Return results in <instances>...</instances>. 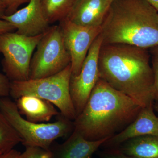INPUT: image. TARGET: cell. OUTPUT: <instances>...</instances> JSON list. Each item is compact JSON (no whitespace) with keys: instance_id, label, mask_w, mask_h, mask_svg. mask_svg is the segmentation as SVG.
Here are the masks:
<instances>
[{"instance_id":"e0dca14e","label":"cell","mask_w":158,"mask_h":158,"mask_svg":"<svg viewBox=\"0 0 158 158\" xmlns=\"http://www.w3.org/2000/svg\"><path fill=\"white\" fill-rule=\"evenodd\" d=\"M21 142L18 134L0 111V152H8Z\"/></svg>"},{"instance_id":"8992f818","label":"cell","mask_w":158,"mask_h":158,"mask_svg":"<svg viewBox=\"0 0 158 158\" xmlns=\"http://www.w3.org/2000/svg\"><path fill=\"white\" fill-rule=\"evenodd\" d=\"M36 49L31 59L30 79L53 75L70 64V55L65 47L59 25L51 26Z\"/></svg>"},{"instance_id":"3957f363","label":"cell","mask_w":158,"mask_h":158,"mask_svg":"<svg viewBox=\"0 0 158 158\" xmlns=\"http://www.w3.org/2000/svg\"><path fill=\"white\" fill-rule=\"evenodd\" d=\"M101 27L102 44L158 45V12L146 0H114Z\"/></svg>"},{"instance_id":"277c9868","label":"cell","mask_w":158,"mask_h":158,"mask_svg":"<svg viewBox=\"0 0 158 158\" xmlns=\"http://www.w3.org/2000/svg\"><path fill=\"white\" fill-rule=\"evenodd\" d=\"M0 111L14 128L25 147L49 149L55 140L73 132V121L59 113L56 120L51 123H36L23 118L15 102L8 97L0 98Z\"/></svg>"},{"instance_id":"44dd1931","label":"cell","mask_w":158,"mask_h":158,"mask_svg":"<svg viewBox=\"0 0 158 158\" xmlns=\"http://www.w3.org/2000/svg\"><path fill=\"white\" fill-rule=\"evenodd\" d=\"M11 81L6 75L0 73V98L10 95Z\"/></svg>"},{"instance_id":"ffe728a7","label":"cell","mask_w":158,"mask_h":158,"mask_svg":"<svg viewBox=\"0 0 158 158\" xmlns=\"http://www.w3.org/2000/svg\"><path fill=\"white\" fill-rule=\"evenodd\" d=\"M6 8L5 15H10L17 11L19 7L29 2L30 0H0Z\"/></svg>"},{"instance_id":"f1b7e54d","label":"cell","mask_w":158,"mask_h":158,"mask_svg":"<svg viewBox=\"0 0 158 158\" xmlns=\"http://www.w3.org/2000/svg\"><path fill=\"white\" fill-rule=\"evenodd\" d=\"M2 154H3V153L0 152V155H2Z\"/></svg>"},{"instance_id":"8fae6325","label":"cell","mask_w":158,"mask_h":158,"mask_svg":"<svg viewBox=\"0 0 158 158\" xmlns=\"http://www.w3.org/2000/svg\"><path fill=\"white\" fill-rule=\"evenodd\" d=\"M154 105L142 108L135 119L120 132L109 138L103 145L114 148L131 138L139 136H158V117Z\"/></svg>"},{"instance_id":"cb8c5ba5","label":"cell","mask_w":158,"mask_h":158,"mask_svg":"<svg viewBox=\"0 0 158 158\" xmlns=\"http://www.w3.org/2000/svg\"><path fill=\"white\" fill-rule=\"evenodd\" d=\"M21 154L20 152L13 148L8 152L2 154L0 155V158H19Z\"/></svg>"},{"instance_id":"5bb4252c","label":"cell","mask_w":158,"mask_h":158,"mask_svg":"<svg viewBox=\"0 0 158 158\" xmlns=\"http://www.w3.org/2000/svg\"><path fill=\"white\" fill-rule=\"evenodd\" d=\"M15 101L20 114L31 122H47L60 113L50 102L37 97L23 95Z\"/></svg>"},{"instance_id":"ba28073f","label":"cell","mask_w":158,"mask_h":158,"mask_svg":"<svg viewBox=\"0 0 158 158\" xmlns=\"http://www.w3.org/2000/svg\"><path fill=\"white\" fill-rule=\"evenodd\" d=\"M102 44V39L99 34L90 47L80 72L71 76L69 90L77 117L83 111L100 79L98 57Z\"/></svg>"},{"instance_id":"9a60e30c","label":"cell","mask_w":158,"mask_h":158,"mask_svg":"<svg viewBox=\"0 0 158 158\" xmlns=\"http://www.w3.org/2000/svg\"><path fill=\"white\" fill-rule=\"evenodd\" d=\"M125 155L138 158H158V136L131 138L116 148Z\"/></svg>"},{"instance_id":"4316f807","label":"cell","mask_w":158,"mask_h":158,"mask_svg":"<svg viewBox=\"0 0 158 158\" xmlns=\"http://www.w3.org/2000/svg\"><path fill=\"white\" fill-rule=\"evenodd\" d=\"M154 109L158 113V102H156V103H154Z\"/></svg>"},{"instance_id":"d6986e66","label":"cell","mask_w":158,"mask_h":158,"mask_svg":"<svg viewBox=\"0 0 158 158\" xmlns=\"http://www.w3.org/2000/svg\"><path fill=\"white\" fill-rule=\"evenodd\" d=\"M25 150L21 153L19 158H51L50 150L38 147H26Z\"/></svg>"},{"instance_id":"7c38bea8","label":"cell","mask_w":158,"mask_h":158,"mask_svg":"<svg viewBox=\"0 0 158 158\" xmlns=\"http://www.w3.org/2000/svg\"><path fill=\"white\" fill-rule=\"evenodd\" d=\"M111 2L110 0H76L67 19L85 27H101Z\"/></svg>"},{"instance_id":"30bf717a","label":"cell","mask_w":158,"mask_h":158,"mask_svg":"<svg viewBox=\"0 0 158 158\" xmlns=\"http://www.w3.org/2000/svg\"><path fill=\"white\" fill-rule=\"evenodd\" d=\"M1 19L11 23L16 33L27 37H34L46 32L50 24L44 12L40 0H30L26 7Z\"/></svg>"},{"instance_id":"7a4b0ae2","label":"cell","mask_w":158,"mask_h":158,"mask_svg":"<svg viewBox=\"0 0 158 158\" xmlns=\"http://www.w3.org/2000/svg\"><path fill=\"white\" fill-rule=\"evenodd\" d=\"M142 108L100 78L73 121L74 130L89 141L110 138L132 123Z\"/></svg>"},{"instance_id":"7402d4cb","label":"cell","mask_w":158,"mask_h":158,"mask_svg":"<svg viewBox=\"0 0 158 158\" xmlns=\"http://www.w3.org/2000/svg\"><path fill=\"white\" fill-rule=\"evenodd\" d=\"M100 156L102 158H138L125 155L116 148L102 152Z\"/></svg>"},{"instance_id":"4fadbf2b","label":"cell","mask_w":158,"mask_h":158,"mask_svg":"<svg viewBox=\"0 0 158 158\" xmlns=\"http://www.w3.org/2000/svg\"><path fill=\"white\" fill-rule=\"evenodd\" d=\"M109 138L89 141L73 130L69 138L63 143L52 145L51 158H91L99 148Z\"/></svg>"},{"instance_id":"d4e9b609","label":"cell","mask_w":158,"mask_h":158,"mask_svg":"<svg viewBox=\"0 0 158 158\" xmlns=\"http://www.w3.org/2000/svg\"><path fill=\"white\" fill-rule=\"evenodd\" d=\"M158 12V0H146Z\"/></svg>"},{"instance_id":"5b68a950","label":"cell","mask_w":158,"mask_h":158,"mask_svg":"<svg viewBox=\"0 0 158 158\" xmlns=\"http://www.w3.org/2000/svg\"><path fill=\"white\" fill-rule=\"evenodd\" d=\"M70 64L53 75L24 81H11L10 95L16 100L23 95H31L50 102L65 117L74 121L76 112L71 97Z\"/></svg>"},{"instance_id":"484cf974","label":"cell","mask_w":158,"mask_h":158,"mask_svg":"<svg viewBox=\"0 0 158 158\" xmlns=\"http://www.w3.org/2000/svg\"><path fill=\"white\" fill-rule=\"evenodd\" d=\"M6 14V8L4 4L0 1V19Z\"/></svg>"},{"instance_id":"2e32d148","label":"cell","mask_w":158,"mask_h":158,"mask_svg":"<svg viewBox=\"0 0 158 158\" xmlns=\"http://www.w3.org/2000/svg\"><path fill=\"white\" fill-rule=\"evenodd\" d=\"M44 12L50 24L67 17L76 0H40Z\"/></svg>"},{"instance_id":"52a82bcc","label":"cell","mask_w":158,"mask_h":158,"mask_svg":"<svg viewBox=\"0 0 158 158\" xmlns=\"http://www.w3.org/2000/svg\"><path fill=\"white\" fill-rule=\"evenodd\" d=\"M44 33L34 37L14 32L0 35V53L4 56L3 69L11 81H24L30 79L33 54Z\"/></svg>"},{"instance_id":"9c48e42d","label":"cell","mask_w":158,"mask_h":158,"mask_svg":"<svg viewBox=\"0 0 158 158\" xmlns=\"http://www.w3.org/2000/svg\"><path fill=\"white\" fill-rule=\"evenodd\" d=\"M59 23L63 33L65 47L70 55L72 75H77L81 71L90 47L100 34L101 27L79 25L67 18Z\"/></svg>"},{"instance_id":"ac0fdd59","label":"cell","mask_w":158,"mask_h":158,"mask_svg":"<svg viewBox=\"0 0 158 158\" xmlns=\"http://www.w3.org/2000/svg\"><path fill=\"white\" fill-rule=\"evenodd\" d=\"M154 76V100L158 102V45L148 49Z\"/></svg>"},{"instance_id":"603a6c76","label":"cell","mask_w":158,"mask_h":158,"mask_svg":"<svg viewBox=\"0 0 158 158\" xmlns=\"http://www.w3.org/2000/svg\"><path fill=\"white\" fill-rule=\"evenodd\" d=\"M15 31L16 28L11 23L0 19V35Z\"/></svg>"},{"instance_id":"6da1fadb","label":"cell","mask_w":158,"mask_h":158,"mask_svg":"<svg viewBox=\"0 0 158 158\" xmlns=\"http://www.w3.org/2000/svg\"><path fill=\"white\" fill-rule=\"evenodd\" d=\"M100 78L138 102L154 103V76L148 49L126 44H102L98 57Z\"/></svg>"},{"instance_id":"83f0119b","label":"cell","mask_w":158,"mask_h":158,"mask_svg":"<svg viewBox=\"0 0 158 158\" xmlns=\"http://www.w3.org/2000/svg\"><path fill=\"white\" fill-rule=\"evenodd\" d=\"M110 2H111V3H112V2H113V1H114V0H110Z\"/></svg>"}]
</instances>
